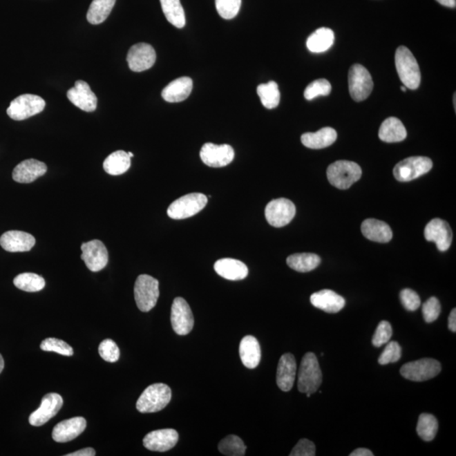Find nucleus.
I'll list each match as a JSON object with an SVG mask.
<instances>
[{"instance_id": "obj_42", "label": "nucleus", "mask_w": 456, "mask_h": 456, "mask_svg": "<svg viewBox=\"0 0 456 456\" xmlns=\"http://www.w3.org/2000/svg\"><path fill=\"white\" fill-rule=\"evenodd\" d=\"M242 0H216V10L220 17L231 20L240 10Z\"/></svg>"}, {"instance_id": "obj_40", "label": "nucleus", "mask_w": 456, "mask_h": 456, "mask_svg": "<svg viewBox=\"0 0 456 456\" xmlns=\"http://www.w3.org/2000/svg\"><path fill=\"white\" fill-rule=\"evenodd\" d=\"M40 348L44 352H53L66 357H71L74 354L73 348L70 345L57 338H47L41 341Z\"/></svg>"}, {"instance_id": "obj_44", "label": "nucleus", "mask_w": 456, "mask_h": 456, "mask_svg": "<svg viewBox=\"0 0 456 456\" xmlns=\"http://www.w3.org/2000/svg\"><path fill=\"white\" fill-rule=\"evenodd\" d=\"M401 357V348L397 341H390L379 356L378 362L380 365H386L398 362Z\"/></svg>"}, {"instance_id": "obj_1", "label": "nucleus", "mask_w": 456, "mask_h": 456, "mask_svg": "<svg viewBox=\"0 0 456 456\" xmlns=\"http://www.w3.org/2000/svg\"><path fill=\"white\" fill-rule=\"evenodd\" d=\"M399 77L406 88L416 90L421 83L419 66L412 52L404 46L398 48L395 57Z\"/></svg>"}, {"instance_id": "obj_31", "label": "nucleus", "mask_w": 456, "mask_h": 456, "mask_svg": "<svg viewBox=\"0 0 456 456\" xmlns=\"http://www.w3.org/2000/svg\"><path fill=\"white\" fill-rule=\"evenodd\" d=\"M334 35L332 29L319 28L307 38V48L312 53H323L332 47Z\"/></svg>"}, {"instance_id": "obj_49", "label": "nucleus", "mask_w": 456, "mask_h": 456, "mask_svg": "<svg viewBox=\"0 0 456 456\" xmlns=\"http://www.w3.org/2000/svg\"><path fill=\"white\" fill-rule=\"evenodd\" d=\"M96 455V451L93 448H82L78 451L73 452V453L67 454L66 456H94Z\"/></svg>"}, {"instance_id": "obj_52", "label": "nucleus", "mask_w": 456, "mask_h": 456, "mask_svg": "<svg viewBox=\"0 0 456 456\" xmlns=\"http://www.w3.org/2000/svg\"><path fill=\"white\" fill-rule=\"evenodd\" d=\"M437 2H439L440 5L446 6L448 8H455L456 1L455 0H436Z\"/></svg>"}, {"instance_id": "obj_43", "label": "nucleus", "mask_w": 456, "mask_h": 456, "mask_svg": "<svg viewBox=\"0 0 456 456\" xmlns=\"http://www.w3.org/2000/svg\"><path fill=\"white\" fill-rule=\"evenodd\" d=\"M99 354L102 359L108 363H116L120 359V351L119 347L112 339H106L101 342L98 348Z\"/></svg>"}, {"instance_id": "obj_41", "label": "nucleus", "mask_w": 456, "mask_h": 456, "mask_svg": "<svg viewBox=\"0 0 456 456\" xmlns=\"http://www.w3.org/2000/svg\"><path fill=\"white\" fill-rule=\"evenodd\" d=\"M332 85L325 79H319L310 84L304 91V97L307 100H313L319 96H328L332 93Z\"/></svg>"}, {"instance_id": "obj_12", "label": "nucleus", "mask_w": 456, "mask_h": 456, "mask_svg": "<svg viewBox=\"0 0 456 456\" xmlns=\"http://www.w3.org/2000/svg\"><path fill=\"white\" fill-rule=\"evenodd\" d=\"M200 155L205 165L222 167L234 161L235 152L229 144L207 143L201 148Z\"/></svg>"}, {"instance_id": "obj_22", "label": "nucleus", "mask_w": 456, "mask_h": 456, "mask_svg": "<svg viewBox=\"0 0 456 456\" xmlns=\"http://www.w3.org/2000/svg\"><path fill=\"white\" fill-rule=\"evenodd\" d=\"M48 167L44 162L36 159H28L19 163L15 167L12 173L13 180L21 184H30L44 176L47 173Z\"/></svg>"}, {"instance_id": "obj_37", "label": "nucleus", "mask_w": 456, "mask_h": 456, "mask_svg": "<svg viewBox=\"0 0 456 456\" xmlns=\"http://www.w3.org/2000/svg\"><path fill=\"white\" fill-rule=\"evenodd\" d=\"M439 423L435 416L431 414L423 413L418 418L417 433L418 436L424 441H432L438 433Z\"/></svg>"}, {"instance_id": "obj_17", "label": "nucleus", "mask_w": 456, "mask_h": 456, "mask_svg": "<svg viewBox=\"0 0 456 456\" xmlns=\"http://www.w3.org/2000/svg\"><path fill=\"white\" fill-rule=\"evenodd\" d=\"M424 237L429 242L436 243L437 248L441 252L450 249L453 233L446 220L442 219H433L425 227Z\"/></svg>"}, {"instance_id": "obj_27", "label": "nucleus", "mask_w": 456, "mask_h": 456, "mask_svg": "<svg viewBox=\"0 0 456 456\" xmlns=\"http://www.w3.org/2000/svg\"><path fill=\"white\" fill-rule=\"evenodd\" d=\"M361 230L365 238L374 242L388 243L393 238L392 230L390 226L379 220H365Z\"/></svg>"}, {"instance_id": "obj_39", "label": "nucleus", "mask_w": 456, "mask_h": 456, "mask_svg": "<svg viewBox=\"0 0 456 456\" xmlns=\"http://www.w3.org/2000/svg\"><path fill=\"white\" fill-rule=\"evenodd\" d=\"M218 450L224 455L243 456L247 446L237 435H228L219 443Z\"/></svg>"}, {"instance_id": "obj_46", "label": "nucleus", "mask_w": 456, "mask_h": 456, "mask_svg": "<svg viewBox=\"0 0 456 456\" xmlns=\"http://www.w3.org/2000/svg\"><path fill=\"white\" fill-rule=\"evenodd\" d=\"M440 312V303L435 296H432V298L427 300L423 305L424 318L427 323L435 321L439 318Z\"/></svg>"}, {"instance_id": "obj_10", "label": "nucleus", "mask_w": 456, "mask_h": 456, "mask_svg": "<svg viewBox=\"0 0 456 456\" xmlns=\"http://www.w3.org/2000/svg\"><path fill=\"white\" fill-rule=\"evenodd\" d=\"M441 372V364L433 359H423L403 365L401 374L412 381L421 382L436 377Z\"/></svg>"}, {"instance_id": "obj_28", "label": "nucleus", "mask_w": 456, "mask_h": 456, "mask_svg": "<svg viewBox=\"0 0 456 456\" xmlns=\"http://www.w3.org/2000/svg\"><path fill=\"white\" fill-rule=\"evenodd\" d=\"M239 354L246 368L250 370L257 368L261 359V349L256 338L252 336L243 337L239 345Z\"/></svg>"}, {"instance_id": "obj_20", "label": "nucleus", "mask_w": 456, "mask_h": 456, "mask_svg": "<svg viewBox=\"0 0 456 456\" xmlns=\"http://www.w3.org/2000/svg\"><path fill=\"white\" fill-rule=\"evenodd\" d=\"M86 421L82 417L70 418L57 424L53 429V439L58 443H66L77 438L85 431Z\"/></svg>"}, {"instance_id": "obj_48", "label": "nucleus", "mask_w": 456, "mask_h": 456, "mask_svg": "<svg viewBox=\"0 0 456 456\" xmlns=\"http://www.w3.org/2000/svg\"><path fill=\"white\" fill-rule=\"evenodd\" d=\"M316 453L314 444L312 441L303 439L298 441L295 447L292 448L290 456H314Z\"/></svg>"}, {"instance_id": "obj_5", "label": "nucleus", "mask_w": 456, "mask_h": 456, "mask_svg": "<svg viewBox=\"0 0 456 456\" xmlns=\"http://www.w3.org/2000/svg\"><path fill=\"white\" fill-rule=\"evenodd\" d=\"M207 202V197L203 193H189L173 201L167 209V215L175 220L191 218L202 211Z\"/></svg>"}, {"instance_id": "obj_45", "label": "nucleus", "mask_w": 456, "mask_h": 456, "mask_svg": "<svg viewBox=\"0 0 456 456\" xmlns=\"http://www.w3.org/2000/svg\"><path fill=\"white\" fill-rule=\"evenodd\" d=\"M392 327L388 321H381L375 330L374 336H372V343L376 348L382 347L387 344L392 336Z\"/></svg>"}, {"instance_id": "obj_19", "label": "nucleus", "mask_w": 456, "mask_h": 456, "mask_svg": "<svg viewBox=\"0 0 456 456\" xmlns=\"http://www.w3.org/2000/svg\"><path fill=\"white\" fill-rule=\"evenodd\" d=\"M178 441V433L174 429H159L148 433L143 439V444L147 450L166 452L176 446Z\"/></svg>"}, {"instance_id": "obj_24", "label": "nucleus", "mask_w": 456, "mask_h": 456, "mask_svg": "<svg viewBox=\"0 0 456 456\" xmlns=\"http://www.w3.org/2000/svg\"><path fill=\"white\" fill-rule=\"evenodd\" d=\"M310 302L317 309L330 314L338 313L343 309L345 304V299L341 296L328 289L312 294Z\"/></svg>"}, {"instance_id": "obj_35", "label": "nucleus", "mask_w": 456, "mask_h": 456, "mask_svg": "<svg viewBox=\"0 0 456 456\" xmlns=\"http://www.w3.org/2000/svg\"><path fill=\"white\" fill-rule=\"evenodd\" d=\"M160 2L167 20L175 28L180 29L184 28L186 19L180 0H160Z\"/></svg>"}, {"instance_id": "obj_3", "label": "nucleus", "mask_w": 456, "mask_h": 456, "mask_svg": "<svg viewBox=\"0 0 456 456\" xmlns=\"http://www.w3.org/2000/svg\"><path fill=\"white\" fill-rule=\"evenodd\" d=\"M322 383V372L313 352L303 356L298 371V388L301 393L316 392Z\"/></svg>"}, {"instance_id": "obj_26", "label": "nucleus", "mask_w": 456, "mask_h": 456, "mask_svg": "<svg viewBox=\"0 0 456 456\" xmlns=\"http://www.w3.org/2000/svg\"><path fill=\"white\" fill-rule=\"evenodd\" d=\"M193 89V81L189 77L174 79L162 91V97L167 102H180L189 97Z\"/></svg>"}, {"instance_id": "obj_30", "label": "nucleus", "mask_w": 456, "mask_h": 456, "mask_svg": "<svg viewBox=\"0 0 456 456\" xmlns=\"http://www.w3.org/2000/svg\"><path fill=\"white\" fill-rule=\"evenodd\" d=\"M408 136V132L400 120L395 117H388L383 122L379 131V137L387 143L401 142Z\"/></svg>"}, {"instance_id": "obj_9", "label": "nucleus", "mask_w": 456, "mask_h": 456, "mask_svg": "<svg viewBox=\"0 0 456 456\" xmlns=\"http://www.w3.org/2000/svg\"><path fill=\"white\" fill-rule=\"evenodd\" d=\"M433 162L426 157H412L402 160L395 165L394 176L398 181L409 182L423 176L432 169Z\"/></svg>"}, {"instance_id": "obj_13", "label": "nucleus", "mask_w": 456, "mask_h": 456, "mask_svg": "<svg viewBox=\"0 0 456 456\" xmlns=\"http://www.w3.org/2000/svg\"><path fill=\"white\" fill-rule=\"evenodd\" d=\"M171 323L175 333L180 336H186L193 330L195 319L191 309L184 298L174 299L171 310Z\"/></svg>"}, {"instance_id": "obj_36", "label": "nucleus", "mask_w": 456, "mask_h": 456, "mask_svg": "<svg viewBox=\"0 0 456 456\" xmlns=\"http://www.w3.org/2000/svg\"><path fill=\"white\" fill-rule=\"evenodd\" d=\"M257 93L265 108L273 109L279 105L281 94L278 85L275 82L261 84L258 86Z\"/></svg>"}, {"instance_id": "obj_8", "label": "nucleus", "mask_w": 456, "mask_h": 456, "mask_svg": "<svg viewBox=\"0 0 456 456\" xmlns=\"http://www.w3.org/2000/svg\"><path fill=\"white\" fill-rule=\"evenodd\" d=\"M348 82L350 95L356 102L366 100L374 88V82L370 72L359 64L350 68Z\"/></svg>"}, {"instance_id": "obj_53", "label": "nucleus", "mask_w": 456, "mask_h": 456, "mask_svg": "<svg viewBox=\"0 0 456 456\" xmlns=\"http://www.w3.org/2000/svg\"><path fill=\"white\" fill-rule=\"evenodd\" d=\"M3 368H5V361H3L2 355L0 354V374L3 370Z\"/></svg>"}, {"instance_id": "obj_16", "label": "nucleus", "mask_w": 456, "mask_h": 456, "mask_svg": "<svg viewBox=\"0 0 456 456\" xmlns=\"http://www.w3.org/2000/svg\"><path fill=\"white\" fill-rule=\"evenodd\" d=\"M157 59L155 51L151 45L137 44L129 48L127 55L129 67L132 71L142 72L154 66Z\"/></svg>"}, {"instance_id": "obj_4", "label": "nucleus", "mask_w": 456, "mask_h": 456, "mask_svg": "<svg viewBox=\"0 0 456 456\" xmlns=\"http://www.w3.org/2000/svg\"><path fill=\"white\" fill-rule=\"evenodd\" d=\"M362 176V169L356 162L344 161L334 162L327 169V178L330 184L340 189H348Z\"/></svg>"}, {"instance_id": "obj_11", "label": "nucleus", "mask_w": 456, "mask_h": 456, "mask_svg": "<svg viewBox=\"0 0 456 456\" xmlns=\"http://www.w3.org/2000/svg\"><path fill=\"white\" fill-rule=\"evenodd\" d=\"M265 214L269 225L283 227L287 226L294 218L295 205L285 198L273 200L266 205Z\"/></svg>"}, {"instance_id": "obj_25", "label": "nucleus", "mask_w": 456, "mask_h": 456, "mask_svg": "<svg viewBox=\"0 0 456 456\" xmlns=\"http://www.w3.org/2000/svg\"><path fill=\"white\" fill-rule=\"evenodd\" d=\"M214 269L220 276L230 281L245 279L249 274V269L245 263L230 258H220L216 261Z\"/></svg>"}, {"instance_id": "obj_51", "label": "nucleus", "mask_w": 456, "mask_h": 456, "mask_svg": "<svg viewBox=\"0 0 456 456\" xmlns=\"http://www.w3.org/2000/svg\"><path fill=\"white\" fill-rule=\"evenodd\" d=\"M350 456H374V453L368 448H359L352 452Z\"/></svg>"}, {"instance_id": "obj_47", "label": "nucleus", "mask_w": 456, "mask_h": 456, "mask_svg": "<svg viewBox=\"0 0 456 456\" xmlns=\"http://www.w3.org/2000/svg\"><path fill=\"white\" fill-rule=\"evenodd\" d=\"M402 305L408 311H416L421 305V299L412 289H403L400 294Z\"/></svg>"}, {"instance_id": "obj_2", "label": "nucleus", "mask_w": 456, "mask_h": 456, "mask_svg": "<svg viewBox=\"0 0 456 456\" xmlns=\"http://www.w3.org/2000/svg\"><path fill=\"white\" fill-rule=\"evenodd\" d=\"M172 399V390L165 383L148 386L136 402V409L142 413H154L164 409Z\"/></svg>"}, {"instance_id": "obj_32", "label": "nucleus", "mask_w": 456, "mask_h": 456, "mask_svg": "<svg viewBox=\"0 0 456 456\" xmlns=\"http://www.w3.org/2000/svg\"><path fill=\"white\" fill-rule=\"evenodd\" d=\"M131 165V158H129L128 152L117 151L105 159L104 169L106 173L117 176L126 173Z\"/></svg>"}, {"instance_id": "obj_34", "label": "nucleus", "mask_w": 456, "mask_h": 456, "mask_svg": "<svg viewBox=\"0 0 456 456\" xmlns=\"http://www.w3.org/2000/svg\"><path fill=\"white\" fill-rule=\"evenodd\" d=\"M116 0H93L89 7L86 18L91 24L99 25L108 17Z\"/></svg>"}, {"instance_id": "obj_18", "label": "nucleus", "mask_w": 456, "mask_h": 456, "mask_svg": "<svg viewBox=\"0 0 456 456\" xmlns=\"http://www.w3.org/2000/svg\"><path fill=\"white\" fill-rule=\"evenodd\" d=\"M67 97L72 104L83 111L90 113L97 109V97L86 82H76L73 88L68 91Z\"/></svg>"}, {"instance_id": "obj_14", "label": "nucleus", "mask_w": 456, "mask_h": 456, "mask_svg": "<svg viewBox=\"0 0 456 456\" xmlns=\"http://www.w3.org/2000/svg\"><path fill=\"white\" fill-rule=\"evenodd\" d=\"M64 401L62 397L57 393H49L41 399L39 408L30 414L29 423L34 427H40L55 417L62 408Z\"/></svg>"}, {"instance_id": "obj_7", "label": "nucleus", "mask_w": 456, "mask_h": 456, "mask_svg": "<svg viewBox=\"0 0 456 456\" xmlns=\"http://www.w3.org/2000/svg\"><path fill=\"white\" fill-rule=\"evenodd\" d=\"M46 102L37 95L24 94L15 98L7 109L8 116L14 120L21 121L44 111Z\"/></svg>"}, {"instance_id": "obj_38", "label": "nucleus", "mask_w": 456, "mask_h": 456, "mask_svg": "<svg viewBox=\"0 0 456 456\" xmlns=\"http://www.w3.org/2000/svg\"><path fill=\"white\" fill-rule=\"evenodd\" d=\"M15 286L20 290L36 292L43 290L46 286L44 277L34 273H22L14 279Z\"/></svg>"}, {"instance_id": "obj_29", "label": "nucleus", "mask_w": 456, "mask_h": 456, "mask_svg": "<svg viewBox=\"0 0 456 456\" xmlns=\"http://www.w3.org/2000/svg\"><path fill=\"white\" fill-rule=\"evenodd\" d=\"M337 133L334 129L325 127L315 133H305L301 137L303 146L310 149H323L336 142Z\"/></svg>"}, {"instance_id": "obj_21", "label": "nucleus", "mask_w": 456, "mask_h": 456, "mask_svg": "<svg viewBox=\"0 0 456 456\" xmlns=\"http://www.w3.org/2000/svg\"><path fill=\"white\" fill-rule=\"evenodd\" d=\"M36 245L32 234L21 231H9L0 237V245L8 252H28Z\"/></svg>"}, {"instance_id": "obj_33", "label": "nucleus", "mask_w": 456, "mask_h": 456, "mask_svg": "<svg viewBox=\"0 0 456 456\" xmlns=\"http://www.w3.org/2000/svg\"><path fill=\"white\" fill-rule=\"evenodd\" d=\"M321 260L317 254L303 253L292 254L287 258L289 267L298 272H310L316 269Z\"/></svg>"}, {"instance_id": "obj_6", "label": "nucleus", "mask_w": 456, "mask_h": 456, "mask_svg": "<svg viewBox=\"0 0 456 456\" xmlns=\"http://www.w3.org/2000/svg\"><path fill=\"white\" fill-rule=\"evenodd\" d=\"M134 292L138 309L142 312H149L158 303L159 281L149 275H140L135 281Z\"/></svg>"}, {"instance_id": "obj_23", "label": "nucleus", "mask_w": 456, "mask_h": 456, "mask_svg": "<svg viewBox=\"0 0 456 456\" xmlns=\"http://www.w3.org/2000/svg\"><path fill=\"white\" fill-rule=\"evenodd\" d=\"M296 374V363L294 355L286 353L281 356L276 372V383L284 392L294 387Z\"/></svg>"}, {"instance_id": "obj_54", "label": "nucleus", "mask_w": 456, "mask_h": 456, "mask_svg": "<svg viewBox=\"0 0 456 456\" xmlns=\"http://www.w3.org/2000/svg\"><path fill=\"white\" fill-rule=\"evenodd\" d=\"M128 154L129 155V158H131L134 157V154H133L132 152H128Z\"/></svg>"}, {"instance_id": "obj_55", "label": "nucleus", "mask_w": 456, "mask_h": 456, "mask_svg": "<svg viewBox=\"0 0 456 456\" xmlns=\"http://www.w3.org/2000/svg\"><path fill=\"white\" fill-rule=\"evenodd\" d=\"M401 91H404L405 93V91H406V87L405 86H401Z\"/></svg>"}, {"instance_id": "obj_15", "label": "nucleus", "mask_w": 456, "mask_h": 456, "mask_svg": "<svg viewBox=\"0 0 456 456\" xmlns=\"http://www.w3.org/2000/svg\"><path fill=\"white\" fill-rule=\"evenodd\" d=\"M82 260L85 262L91 272L102 271L108 265V252L104 243L100 240H91L84 243L81 247Z\"/></svg>"}, {"instance_id": "obj_50", "label": "nucleus", "mask_w": 456, "mask_h": 456, "mask_svg": "<svg viewBox=\"0 0 456 456\" xmlns=\"http://www.w3.org/2000/svg\"><path fill=\"white\" fill-rule=\"evenodd\" d=\"M448 329L452 332H456V310L453 309L450 312V316H448Z\"/></svg>"}]
</instances>
